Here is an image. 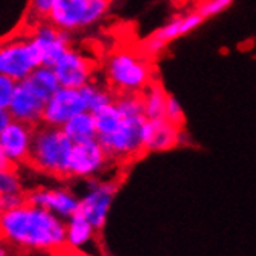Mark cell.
<instances>
[{"instance_id": "44dd1931", "label": "cell", "mask_w": 256, "mask_h": 256, "mask_svg": "<svg viewBox=\"0 0 256 256\" xmlns=\"http://www.w3.org/2000/svg\"><path fill=\"white\" fill-rule=\"evenodd\" d=\"M18 196H26L20 168L6 164L0 170V199L18 198Z\"/></svg>"}, {"instance_id": "8fae6325", "label": "cell", "mask_w": 256, "mask_h": 256, "mask_svg": "<svg viewBox=\"0 0 256 256\" xmlns=\"http://www.w3.org/2000/svg\"><path fill=\"white\" fill-rule=\"evenodd\" d=\"M34 126L11 122L0 132V152L11 166H28L34 142Z\"/></svg>"}, {"instance_id": "9a60e30c", "label": "cell", "mask_w": 256, "mask_h": 256, "mask_svg": "<svg viewBox=\"0 0 256 256\" xmlns=\"http://www.w3.org/2000/svg\"><path fill=\"white\" fill-rule=\"evenodd\" d=\"M45 102L47 101L38 95L25 81H22L18 84L16 94H14L8 106V112L14 122L26 123L30 126L38 128L39 124H42Z\"/></svg>"}, {"instance_id": "f1b7e54d", "label": "cell", "mask_w": 256, "mask_h": 256, "mask_svg": "<svg viewBox=\"0 0 256 256\" xmlns=\"http://www.w3.org/2000/svg\"><path fill=\"white\" fill-rule=\"evenodd\" d=\"M10 122H11V115H10L8 109L0 108V132H2L8 126Z\"/></svg>"}, {"instance_id": "7c38bea8", "label": "cell", "mask_w": 256, "mask_h": 256, "mask_svg": "<svg viewBox=\"0 0 256 256\" xmlns=\"http://www.w3.org/2000/svg\"><path fill=\"white\" fill-rule=\"evenodd\" d=\"M26 200L67 220L80 210V196L67 186H36L26 191Z\"/></svg>"}, {"instance_id": "e0dca14e", "label": "cell", "mask_w": 256, "mask_h": 256, "mask_svg": "<svg viewBox=\"0 0 256 256\" xmlns=\"http://www.w3.org/2000/svg\"><path fill=\"white\" fill-rule=\"evenodd\" d=\"M100 232L84 216L76 213L66 220V247L84 250L95 240Z\"/></svg>"}, {"instance_id": "8992f818", "label": "cell", "mask_w": 256, "mask_h": 256, "mask_svg": "<svg viewBox=\"0 0 256 256\" xmlns=\"http://www.w3.org/2000/svg\"><path fill=\"white\" fill-rule=\"evenodd\" d=\"M120 190V180H87L86 192L80 198L78 213L101 232L106 227L114 200Z\"/></svg>"}, {"instance_id": "7a4b0ae2", "label": "cell", "mask_w": 256, "mask_h": 256, "mask_svg": "<svg viewBox=\"0 0 256 256\" xmlns=\"http://www.w3.org/2000/svg\"><path fill=\"white\" fill-rule=\"evenodd\" d=\"M96 138L112 162H129L144 154L143 129L148 118L140 95H120L95 114Z\"/></svg>"}, {"instance_id": "cb8c5ba5", "label": "cell", "mask_w": 256, "mask_h": 256, "mask_svg": "<svg viewBox=\"0 0 256 256\" xmlns=\"http://www.w3.org/2000/svg\"><path fill=\"white\" fill-rule=\"evenodd\" d=\"M52 8H53V0H30L28 19L32 22V25L48 20Z\"/></svg>"}, {"instance_id": "2e32d148", "label": "cell", "mask_w": 256, "mask_h": 256, "mask_svg": "<svg viewBox=\"0 0 256 256\" xmlns=\"http://www.w3.org/2000/svg\"><path fill=\"white\" fill-rule=\"evenodd\" d=\"M182 126L171 123L170 120H148L143 129L144 152H164L182 143Z\"/></svg>"}, {"instance_id": "4316f807", "label": "cell", "mask_w": 256, "mask_h": 256, "mask_svg": "<svg viewBox=\"0 0 256 256\" xmlns=\"http://www.w3.org/2000/svg\"><path fill=\"white\" fill-rule=\"evenodd\" d=\"M19 254L18 250L11 247L4 238H0V256H16Z\"/></svg>"}, {"instance_id": "9c48e42d", "label": "cell", "mask_w": 256, "mask_h": 256, "mask_svg": "<svg viewBox=\"0 0 256 256\" xmlns=\"http://www.w3.org/2000/svg\"><path fill=\"white\" fill-rule=\"evenodd\" d=\"M204 20L205 19L200 16L198 10L171 18L166 24L160 26L157 32H154L142 44V53L148 58H154L160 54L174 40L196 32L204 24Z\"/></svg>"}, {"instance_id": "ba28073f", "label": "cell", "mask_w": 256, "mask_h": 256, "mask_svg": "<svg viewBox=\"0 0 256 256\" xmlns=\"http://www.w3.org/2000/svg\"><path fill=\"white\" fill-rule=\"evenodd\" d=\"M112 158L102 148L98 138L74 143L70 158L68 178L92 180L100 178L110 166Z\"/></svg>"}, {"instance_id": "ffe728a7", "label": "cell", "mask_w": 256, "mask_h": 256, "mask_svg": "<svg viewBox=\"0 0 256 256\" xmlns=\"http://www.w3.org/2000/svg\"><path fill=\"white\" fill-rule=\"evenodd\" d=\"M25 82L32 87L38 95H40L45 101L52 98L59 90V87H61L54 68L50 66H39L25 80Z\"/></svg>"}, {"instance_id": "5bb4252c", "label": "cell", "mask_w": 256, "mask_h": 256, "mask_svg": "<svg viewBox=\"0 0 256 256\" xmlns=\"http://www.w3.org/2000/svg\"><path fill=\"white\" fill-rule=\"evenodd\" d=\"M53 68L61 87L82 88L94 82L96 67L94 59L86 53L76 48H68L66 54L53 66Z\"/></svg>"}, {"instance_id": "d4e9b609", "label": "cell", "mask_w": 256, "mask_h": 256, "mask_svg": "<svg viewBox=\"0 0 256 256\" xmlns=\"http://www.w3.org/2000/svg\"><path fill=\"white\" fill-rule=\"evenodd\" d=\"M18 84L19 82H16L14 80L0 73V108L8 109L14 94H16Z\"/></svg>"}, {"instance_id": "484cf974", "label": "cell", "mask_w": 256, "mask_h": 256, "mask_svg": "<svg viewBox=\"0 0 256 256\" xmlns=\"http://www.w3.org/2000/svg\"><path fill=\"white\" fill-rule=\"evenodd\" d=\"M166 120H170L171 123L177 124V126H184V122H185V112H184V108L182 104H180L174 96L170 95L168 98V106H166Z\"/></svg>"}, {"instance_id": "f546056e", "label": "cell", "mask_w": 256, "mask_h": 256, "mask_svg": "<svg viewBox=\"0 0 256 256\" xmlns=\"http://www.w3.org/2000/svg\"><path fill=\"white\" fill-rule=\"evenodd\" d=\"M5 205H4V202H2V199H0V222H2V218H4V213H5Z\"/></svg>"}, {"instance_id": "7402d4cb", "label": "cell", "mask_w": 256, "mask_h": 256, "mask_svg": "<svg viewBox=\"0 0 256 256\" xmlns=\"http://www.w3.org/2000/svg\"><path fill=\"white\" fill-rule=\"evenodd\" d=\"M81 90H82V95H84V100H86L87 110L92 112V114L100 112L101 109L108 108L109 104H112L115 101L110 90L106 88L104 86L96 84L95 81L87 84Z\"/></svg>"}, {"instance_id": "5b68a950", "label": "cell", "mask_w": 256, "mask_h": 256, "mask_svg": "<svg viewBox=\"0 0 256 256\" xmlns=\"http://www.w3.org/2000/svg\"><path fill=\"white\" fill-rule=\"evenodd\" d=\"M110 8V0H53L48 22L66 33L98 24Z\"/></svg>"}, {"instance_id": "6da1fadb", "label": "cell", "mask_w": 256, "mask_h": 256, "mask_svg": "<svg viewBox=\"0 0 256 256\" xmlns=\"http://www.w3.org/2000/svg\"><path fill=\"white\" fill-rule=\"evenodd\" d=\"M0 238L19 254L53 256L66 247V220L26 200L5 210Z\"/></svg>"}, {"instance_id": "83f0119b", "label": "cell", "mask_w": 256, "mask_h": 256, "mask_svg": "<svg viewBox=\"0 0 256 256\" xmlns=\"http://www.w3.org/2000/svg\"><path fill=\"white\" fill-rule=\"evenodd\" d=\"M53 256H94V254H90V253H87L84 250H73V248L64 247L62 250H59Z\"/></svg>"}, {"instance_id": "277c9868", "label": "cell", "mask_w": 256, "mask_h": 256, "mask_svg": "<svg viewBox=\"0 0 256 256\" xmlns=\"http://www.w3.org/2000/svg\"><path fill=\"white\" fill-rule=\"evenodd\" d=\"M106 80L120 95H142L152 84L154 68L143 53L118 50L106 61Z\"/></svg>"}, {"instance_id": "3957f363", "label": "cell", "mask_w": 256, "mask_h": 256, "mask_svg": "<svg viewBox=\"0 0 256 256\" xmlns=\"http://www.w3.org/2000/svg\"><path fill=\"white\" fill-rule=\"evenodd\" d=\"M74 143L62 128L39 124L34 129V142L28 166L53 178H68L70 158Z\"/></svg>"}, {"instance_id": "4dcf8cb0", "label": "cell", "mask_w": 256, "mask_h": 256, "mask_svg": "<svg viewBox=\"0 0 256 256\" xmlns=\"http://www.w3.org/2000/svg\"><path fill=\"white\" fill-rule=\"evenodd\" d=\"M6 164H8V163H6L5 157L2 156V152H0V170H2L4 166H6Z\"/></svg>"}, {"instance_id": "603a6c76", "label": "cell", "mask_w": 256, "mask_h": 256, "mask_svg": "<svg viewBox=\"0 0 256 256\" xmlns=\"http://www.w3.org/2000/svg\"><path fill=\"white\" fill-rule=\"evenodd\" d=\"M232 4H233V0H202L196 10L200 12V16L205 20H208L212 18L219 16L224 11H227L232 6Z\"/></svg>"}, {"instance_id": "52a82bcc", "label": "cell", "mask_w": 256, "mask_h": 256, "mask_svg": "<svg viewBox=\"0 0 256 256\" xmlns=\"http://www.w3.org/2000/svg\"><path fill=\"white\" fill-rule=\"evenodd\" d=\"M40 64L39 54L28 36L0 42V73L16 82L25 81Z\"/></svg>"}, {"instance_id": "30bf717a", "label": "cell", "mask_w": 256, "mask_h": 256, "mask_svg": "<svg viewBox=\"0 0 256 256\" xmlns=\"http://www.w3.org/2000/svg\"><path fill=\"white\" fill-rule=\"evenodd\" d=\"M26 36L36 48L42 66L53 67L72 48L70 34L56 28L48 20L33 24Z\"/></svg>"}, {"instance_id": "d6986e66", "label": "cell", "mask_w": 256, "mask_h": 256, "mask_svg": "<svg viewBox=\"0 0 256 256\" xmlns=\"http://www.w3.org/2000/svg\"><path fill=\"white\" fill-rule=\"evenodd\" d=\"M143 102V110L148 120H162L166 116V106L170 95L160 82H152L140 95Z\"/></svg>"}, {"instance_id": "4fadbf2b", "label": "cell", "mask_w": 256, "mask_h": 256, "mask_svg": "<svg viewBox=\"0 0 256 256\" xmlns=\"http://www.w3.org/2000/svg\"><path fill=\"white\" fill-rule=\"evenodd\" d=\"M86 110L87 106L81 88L59 87L58 92L45 102L42 124L64 128L68 120Z\"/></svg>"}, {"instance_id": "ac0fdd59", "label": "cell", "mask_w": 256, "mask_h": 256, "mask_svg": "<svg viewBox=\"0 0 256 256\" xmlns=\"http://www.w3.org/2000/svg\"><path fill=\"white\" fill-rule=\"evenodd\" d=\"M62 129L73 143L94 140L98 135L95 114L86 110V112L74 115L72 120H68V122L64 124Z\"/></svg>"}]
</instances>
